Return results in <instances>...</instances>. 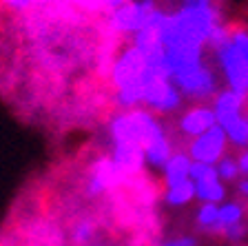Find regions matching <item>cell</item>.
Segmentation results:
<instances>
[{
    "label": "cell",
    "mask_w": 248,
    "mask_h": 246,
    "mask_svg": "<svg viewBox=\"0 0 248 246\" xmlns=\"http://www.w3.org/2000/svg\"><path fill=\"white\" fill-rule=\"evenodd\" d=\"M219 25L215 5H184L166 14L160 29L162 49H204L213 29Z\"/></svg>",
    "instance_id": "6da1fadb"
},
{
    "label": "cell",
    "mask_w": 248,
    "mask_h": 246,
    "mask_svg": "<svg viewBox=\"0 0 248 246\" xmlns=\"http://www.w3.org/2000/svg\"><path fill=\"white\" fill-rule=\"evenodd\" d=\"M111 140L113 147H133V149H142L162 131V124L155 120V115L149 109H126V111L118 113L111 124Z\"/></svg>",
    "instance_id": "7a4b0ae2"
},
{
    "label": "cell",
    "mask_w": 248,
    "mask_h": 246,
    "mask_svg": "<svg viewBox=\"0 0 248 246\" xmlns=\"http://www.w3.org/2000/svg\"><path fill=\"white\" fill-rule=\"evenodd\" d=\"M228 89L248 98V31L231 29L226 40L215 47Z\"/></svg>",
    "instance_id": "3957f363"
},
{
    "label": "cell",
    "mask_w": 248,
    "mask_h": 246,
    "mask_svg": "<svg viewBox=\"0 0 248 246\" xmlns=\"http://www.w3.org/2000/svg\"><path fill=\"white\" fill-rule=\"evenodd\" d=\"M157 9L155 0H129L126 5H122L120 9L111 11L108 16V27L115 33H138L144 22L149 20V16Z\"/></svg>",
    "instance_id": "277c9868"
},
{
    "label": "cell",
    "mask_w": 248,
    "mask_h": 246,
    "mask_svg": "<svg viewBox=\"0 0 248 246\" xmlns=\"http://www.w3.org/2000/svg\"><path fill=\"white\" fill-rule=\"evenodd\" d=\"M173 84L182 96L191 98V100H206V98L215 96L217 91V78L213 69H208L204 62L197 67L188 69V71L180 73L173 78Z\"/></svg>",
    "instance_id": "5b68a950"
},
{
    "label": "cell",
    "mask_w": 248,
    "mask_h": 246,
    "mask_svg": "<svg viewBox=\"0 0 248 246\" xmlns=\"http://www.w3.org/2000/svg\"><path fill=\"white\" fill-rule=\"evenodd\" d=\"M226 144H228L226 133L222 131V127L215 124L213 129H208L206 133L193 138V142L188 144V158L193 162H204L215 166L226 155Z\"/></svg>",
    "instance_id": "8992f818"
},
{
    "label": "cell",
    "mask_w": 248,
    "mask_h": 246,
    "mask_svg": "<svg viewBox=\"0 0 248 246\" xmlns=\"http://www.w3.org/2000/svg\"><path fill=\"white\" fill-rule=\"evenodd\" d=\"M142 87H144V104L153 111L170 113L180 107L182 93L177 91L170 78H155V80L142 82Z\"/></svg>",
    "instance_id": "52a82bcc"
},
{
    "label": "cell",
    "mask_w": 248,
    "mask_h": 246,
    "mask_svg": "<svg viewBox=\"0 0 248 246\" xmlns=\"http://www.w3.org/2000/svg\"><path fill=\"white\" fill-rule=\"evenodd\" d=\"M146 65V56L140 51L138 47L129 45L122 53L118 56V60L111 65V82L115 84V89H122L131 82H138Z\"/></svg>",
    "instance_id": "ba28073f"
},
{
    "label": "cell",
    "mask_w": 248,
    "mask_h": 246,
    "mask_svg": "<svg viewBox=\"0 0 248 246\" xmlns=\"http://www.w3.org/2000/svg\"><path fill=\"white\" fill-rule=\"evenodd\" d=\"M126 178L124 173L118 169V164L108 158H100L91 164V178H89V184H87V195L91 197H98V195L107 193V191H113L115 186L124 184Z\"/></svg>",
    "instance_id": "9c48e42d"
},
{
    "label": "cell",
    "mask_w": 248,
    "mask_h": 246,
    "mask_svg": "<svg viewBox=\"0 0 248 246\" xmlns=\"http://www.w3.org/2000/svg\"><path fill=\"white\" fill-rule=\"evenodd\" d=\"M248 98L239 96V93L231 91V89H224L215 96V104H213V111H215V120L217 127L226 129L228 124H232L239 115H244V107H246Z\"/></svg>",
    "instance_id": "30bf717a"
},
{
    "label": "cell",
    "mask_w": 248,
    "mask_h": 246,
    "mask_svg": "<svg viewBox=\"0 0 248 246\" xmlns=\"http://www.w3.org/2000/svg\"><path fill=\"white\" fill-rule=\"evenodd\" d=\"M217 124L215 111L213 107H193L186 113H182L180 118V129L182 133L188 138H197V135L206 133L208 129H213Z\"/></svg>",
    "instance_id": "8fae6325"
},
{
    "label": "cell",
    "mask_w": 248,
    "mask_h": 246,
    "mask_svg": "<svg viewBox=\"0 0 248 246\" xmlns=\"http://www.w3.org/2000/svg\"><path fill=\"white\" fill-rule=\"evenodd\" d=\"M111 160L118 164V169L122 171L126 180L138 175L140 171L144 169V151L133 149V147H113Z\"/></svg>",
    "instance_id": "7c38bea8"
},
{
    "label": "cell",
    "mask_w": 248,
    "mask_h": 246,
    "mask_svg": "<svg viewBox=\"0 0 248 246\" xmlns=\"http://www.w3.org/2000/svg\"><path fill=\"white\" fill-rule=\"evenodd\" d=\"M170 155H173V147H170V140L166 138L164 129H162L144 147V164H149L153 169H164V164L169 162Z\"/></svg>",
    "instance_id": "4fadbf2b"
},
{
    "label": "cell",
    "mask_w": 248,
    "mask_h": 246,
    "mask_svg": "<svg viewBox=\"0 0 248 246\" xmlns=\"http://www.w3.org/2000/svg\"><path fill=\"white\" fill-rule=\"evenodd\" d=\"M195 197L202 204H222L226 197V186L217 178V173H211L195 182Z\"/></svg>",
    "instance_id": "5bb4252c"
},
{
    "label": "cell",
    "mask_w": 248,
    "mask_h": 246,
    "mask_svg": "<svg viewBox=\"0 0 248 246\" xmlns=\"http://www.w3.org/2000/svg\"><path fill=\"white\" fill-rule=\"evenodd\" d=\"M191 162L193 160L188 158V153H173L169 158V162L164 164V182H166V189L169 186H175V184H182L186 182L188 173H191Z\"/></svg>",
    "instance_id": "9a60e30c"
},
{
    "label": "cell",
    "mask_w": 248,
    "mask_h": 246,
    "mask_svg": "<svg viewBox=\"0 0 248 246\" xmlns=\"http://www.w3.org/2000/svg\"><path fill=\"white\" fill-rule=\"evenodd\" d=\"M244 222V204L242 202H222L219 204V213H217V229L215 231L222 233L224 229L232 224Z\"/></svg>",
    "instance_id": "2e32d148"
},
{
    "label": "cell",
    "mask_w": 248,
    "mask_h": 246,
    "mask_svg": "<svg viewBox=\"0 0 248 246\" xmlns=\"http://www.w3.org/2000/svg\"><path fill=\"white\" fill-rule=\"evenodd\" d=\"M195 197V182L193 180H186L182 184L169 186L164 193V200L169 206H184Z\"/></svg>",
    "instance_id": "e0dca14e"
},
{
    "label": "cell",
    "mask_w": 248,
    "mask_h": 246,
    "mask_svg": "<svg viewBox=\"0 0 248 246\" xmlns=\"http://www.w3.org/2000/svg\"><path fill=\"white\" fill-rule=\"evenodd\" d=\"M115 100H118V107H122L124 111L126 109H138V104L144 102V87H142V82L138 80V82H131L126 87L118 89Z\"/></svg>",
    "instance_id": "ac0fdd59"
},
{
    "label": "cell",
    "mask_w": 248,
    "mask_h": 246,
    "mask_svg": "<svg viewBox=\"0 0 248 246\" xmlns=\"http://www.w3.org/2000/svg\"><path fill=\"white\" fill-rule=\"evenodd\" d=\"M226 133V140L232 147H239V149H248V113L239 115L232 124H228L226 129H222Z\"/></svg>",
    "instance_id": "d6986e66"
},
{
    "label": "cell",
    "mask_w": 248,
    "mask_h": 246,
    "mask_svg": "<svg viewBox=\"0 0 248 246\" xmlns=\"http://www.w3.org/2000/svg\"><path fill=\"white\" fill-rule=\"evenodd\" d=\"M217 213H219V204H202L197 211V224L206 231H215L217 229Z\"/></svg>",
    "instance_id": "ffe728a7"
},
{
    "label": "cell",
    "mask_w": 248,
    "mask_h": 246,
    "mask_svg": "<svg viewBox=\"0 0 248 246\" xmlns=\"http://www.w3.org/2000/svg\"><path fill=\"white\" fill-rule=\"evenodd\" d=\"M215 173H217V178L222 180V182H232V180H237V175H239L237 160L226 158V155H224V158L215 164Z\"/></svg>",
    "instance_id": "44dd1931"
},
{
    "label": "cell",
    "mask_w": 248,
    "mask_h": 246,
    "mask_svg": "<svg viewBox=\"0 0 248 246\" xmlns=\"http://www.w3.org/2000/svg\"><path fill=\"white\" fill-rule=\"evenodd\" d=\"M93 237V224L91 222H78L76 229H73V242L76 244H89Z\"/></svg>",
    "instance_id": "7402d4cb"
},
{
    "label": "cell",
    "mask_w": 248,
    "mask_h": 246,
    "mask_svg": "<svg viewBox=\"0 0 248 246\" xmlns=\"http://www.w3.org/2000/svg\"><path fill=\"white\" fill-rule=\"evenodd\" d=\"M215 173V166H211V164H204V162H191V173H188V178L193 180V182H197V180H204L206 175Z\"/></svg>",
    "instance_id": "603a6c76"
},
{
    "label": "cell",
    "mask_w": 248,
    "mask_h": 246,
    "mask_svg": "<svg viewBox=\"0 0 248 246\" xmlns=\"http://www.w3.org/2000/svg\"><path fill=\"white\" fill-rule=\"evenodd\" d=\"M222 233H224V237H226V240L239 242V240H244V237H246L248 226L244 224V222H239V224H232V226H228V229H224Z\"/></svg>",
    "instance_id": "cb8c5ba5"
},
{
    "label": "cell",
    "mask_w": 248,
    "mask_h": 246,
    "mask_svg": "<svg viewBox=\"0 0 248 246\" xmlns=\"http://www.w3.org/2000/svg\"><path fill=\"white\" fill-rule=\"evenodd\" d=\"M2 5H7L9 9H14V11H27V9H31L33 5H38V0H0Z\"/></svg>",
    "instance_id": "d4e9b609"
},
{
    "label": "cell",
    "mask_w": 248,
    "mask_h": 246,
    "mask_svg": "<svg viewBox=\"0 0 248 246\" xmlns=\"http://www.w3.org/2000/svg\"><path fill=\"white\" fill-rule=\"evenodd\" d=\"M164 246H197V240L191 235H182V237H177V240L166 242Z\"/></svg>",
    "instance_id": "484cf974"
},
{
    "label": "cell",
    "mask_w": 248,
    "mask_h": 246,
    "mask_svg": "<svg viewBox=\"0 0 248 246\" xmlns=\"http://www.w3.org/2000/svg\"><path fill=\"white\" fill-rule=\"evenodd\" d=\"M237 169H239V173L248 178V149H244L242 155L237 158Z\"/></svg>",
    "instance_id": "4316f807"
},
{
    "label": "cell",
    "mask_w": 248,
    "mask_h": 246,
    "mask_svg": "<svg viewBox=\"0 0 248 246\" xmlns=\"http://www.w3.org/2000/svg\"><path fill=\"white\" fill-rule=\"evenodd\" d=\"M129 0H102V5H104V9H108V11H115V9H120L122 5H126Z\"/></svg>",
    "instance_id": "83f0119b"
},
{
    "label": "cell",
    "mask_w": 248,
    "mask_h": 246,
    "mask_svg": "<svg viewBox=\"0 0 248 246\" xmlns=\"http://www.w3.org/2000/svg\"><path fill=\"white\" fill-rule=\"evenodd\" d=\"M237 191H239V195H244V197H248V178L239 180V182H237Z\"/></svg>",
    "instance_id": "f1b7e54d"
},
{
    "label": "cell",
    "mask_w": 248,
    "mask_h": 246,
    "mask_svg": "<svg viewBox=\"0 0 248 246\" xmlns=\"http://www.w3.org/2000/svg\"><path fill=\"white\" fill-rule=\"evenodd\" d=\"M184 5H213V0H182Z\"/></svg>",
    "instance_id": "f546056e"
},
{
    "label": "cell",
    "mask_w": 248,
    "mask_h": 246,
    "mask_svg": "<svg viewBox=\"0 0 248 246\" xmlns=\"http://www.w3.org/2000/svg\"><path fill=\"white\" fill-rule=\"evenodd\" d=\"M162 246H164V244H162Z\"/></svg>",
    "instance_id": "4dcf8cb0"
}]
</instances>
